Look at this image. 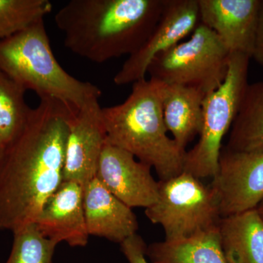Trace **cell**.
Wrapping results in <instances>:
<instances>
[{"mask_svg":"<svg viewBox=\"0 0 263 263\" xmlns=\"http://www.w3.org/2000/svg\"><path fill=\"white\" fill-rule=\"evenodd\" d=\"M77 110L41 98L0 165V231L34 224L63 181L69 122Z\"/></svg>","mask_w":263,"mask_h":263,"instance_id":"6da1fadb","label":"cell"},{"mask_svg":"<svg viewBox=\"0 0 263 263\" xmlns=\"http://www.w3.org/2000/svg\"><path fill=\"white\" fill-rule=\"evenodd\" d=\"M164 0H70L54 17L71 52L95 63L134 54L155 29Z\"/></svg>","mask_w":263,"mask_h":263,"instance_id":"7a4b0ae2","label":"cell"},{"mask_svg":"<svg viewBox=\"0 0 263 263\" xmlns=\"http://www.w3.org/2000/svg\"><path fill=\"white\" fill-rule=\"evenodd\" d=\"M164 86L155 79H142L133 84L122 103L102 108L106 143L149 164L160 180L183 172L186 153L167 135L162 112Z\"/></svg>","mask_w":263,"mask_h":263,"instance_id":"3957f363","label":"cell"},{"mask_svg":"<svg viewBox=\"0 0 263 263\" xmlns=\"http://www.w3.org/2000/svg\"><path fill=\"white\" fill-rule=\"evenodd\" d=\"M0 70L40 99H55L76 110L102 95L98 86L76 79L60 65L44 19L0 41Z\"/></svg>","mask_w":263,"mask_h":263,"instance_id":"277c9868","label":"cell"},{"mask_svg":"<svg viewBox=\"0 0 263 263\" xmlns=\"http://www.w3.org/2000/svg\"><path fill=\"white\" fill-rule=\"evenodd\" d=\"M250 60L242 53L230 54L226 79L204 99L199 141L192 149L186 151L183 172L200 179L215 176L223 138L231 129L249 84Z\"/></svg>","mask_w":263,"mask_h":263,"instance_id":"5b68a950","label":"cell"},{"mask_svg":"<svg viewBox=\"0 0 263 263\" xmlns=\"http://www.w3.org/2000/svg\"><path fill=\"white\" fill-rule=\"evenodd\" d=\"M230 54L215 32L200 23L186 41L156 57L147 74L163 84L195 88L207 95L226 79Z\"/></svg>","mask_w":263,"mask_h":263,"instance_id":"8992f818","label":"cell"},{"mask_svg":"<svg viewBox=\"0 0 263 263\" xmlns=\"http://www.w3.org/2000/svg\"><path fill=\"white\" fill-rule=\"evenodd\" d=\"M145 214L153 224H160L165 240L186 239L219 227L221 219L211 185L183 172L159 181V196Z\"/></svg>","mask_w":263,"mask_h":263,"instance_id":"52a82bcc","label":"cell"},{"mask_svg":"<svg viewBox=\"0 0 263 263\" xmlns=\"http://www.w3.org/2000/svg\"><path fill=\"white\" fill-rule=\"evenodd\" d=\"M211 186L221 218L255 209L263 199V152H233L222 147Z\"/></svg>","mask_w":263,"mask_h":263,"instance_id":"ba28073f","label":"cell"},{"mask_svg":"<svg viewBox=\"0 0 263 263\" xmlns=\"http://www.w3.org/2000/svg\"><path fill=\"white\" fill-rule=\"evenodd\" d=\"M200 23L197 0H164L153 32L144 45L123 64L114 76V84L124 86L146 79L152 60L191 35Z\"/></svg>","mask_w":263,"mask_h":263,"instance_id":"9c48e42d","label":"cell"},{"mask_svg":"<svg viewBox=\"0 0 263 263\" xmlns=\"http://www.w3.org/2000/svg\"><path fill=\"white\" fill-rule=\"evenodd\" d=\"M106 139L102 107L99 99H94L78 110L69 122L63 181L84 187L95 179Z\"/></svg>","mask_w":263,"mask_h":263,"instance_id":"30bf717a","label":"cell"},{"mask_svg":"<svg viewBox=\"0 0 263 263\" xmlns=\"http://www.w3.org/2000/svg\"><path fill=\"white\" fill-rule=\"evenodd\" d=\"M149 164L137 160L129 152L105 143L96 178L123 203L133 209L154 205L159 196V181Z\"/></svg>","mask_w":263,"mask_h":263,"instance_id":"8fae6325","label":"cell"},{"mask_svg":"<svg viewBox=\"0 0 263 263\" xmlns=\"http://www.w3.org/2000/svg\"><path fill=\"white\" fill-rule=\"evenodd\" d=\"M200 23L224 43L230 53L252 59L260 0H197Z\"/></svg>","mask_w":263,"mask_h":263,"instance_id":"7c38bea8","label":"cell"},{"mask_svg":"<svg viewBox=\"0 0 263 263\" xmlns=\"http://www.w3.org/2000/svg\"><path fill=\"white\" fill-rule=\"evenodd\" d=\"M34 224L43 236L57 245H87L89 234L84 208V188L74 181H63L48 198Z\"/></svg>","mask_w":263,"mask_h":263,"instance_id":"4fadbf2b","label":"cell"},{"mask_svg":"<svg viewBox=\"0 0 263 263\" xmlns=\"http://www.w3.org/2000/svg\"><path fill=\"white\" fill-rule=\"evenodd\" d=\"M83 188L85 219L89 235L121 245L136 234L138 223L132 209L114 196L96 177Z\"/></svg>","mask_w":263,"mask_h":263,"instance_id":"5bb4252c","label":"cell"},{"mask_svg":"<svg viewBox=\"0 0 263 263\" xmlns=\"http://www.w3.org/2000/svg\"><path fill=\"white\" fill-rule=\"evenodd\" d=\"M206 95L200 90L164 84L162 112L164 124L178 146L183 150L200 135L202 105Z\"/></svg>","mask_w":263,"mask_h":263,"instance_id":"9a60e30c","label":"cell"},{"mask_svg":"<svg viewBox=\"0 0 263 263\" xmlns=\"http://www.w3.org/2000/svg\"><path fill=\"white\" fill-rule=\"evenodd\" d=\"M219 233L228 263H263V220L256 209L221 218Z\"/></svg>","mask_w":263,"mask_h":263,"instance_id":"2e32d148","label":"cell"},{"mask_svg":"<svg viewBox=\"0 0 263 263\" xmlns=\"http://www.w3.org/2000/svg\"><path fill=\"white\" fill-rule=\"evenodd\" d=\"M146 256L151 263H228L219 227L186 239L151 243L147 246Z\"/></svg>","mask_w":263,"mask_h":263,"instance_id":"e0dca14e","label":"cell"},{"mask_svg":"<svg viewBox=\"0 0 263 263\" xmlns=\"http://www.w3.org/2000/svg\"><path fill=\"white\" fill-rule=\"evenodd\" d=\"M224 148L263 152V81L247 85Z\"/></svg>","mask_w":263,"mask_h":263,"instance_id":"ac0fdd59","label":"cell"},{"mask_svg":"<svg viewBox=\"0 0 263 263\" xmlns=\"http://www.w3.org/2000/svg\"><path fill=\"white\" fill-rule=\"evenodd\" d=\"M26 90L0 70V145L4 149L25 127L32 108L25 101Z\"/></svg>","mask_w":263,"mask_h":263,"instance_id":"d6986e66","label":"cell"},{"mask_svg":"<svg viewBox=\"0 0 263 263\" xmlns=\"http://www.w3.org/2000/svg\"><path fill=\"white\" fill-rule=\"evenodd\" d=\"M52 8L48 0H0V41L44 19Z\"/></svg>","mask_w":263,"mask_h":263,"instance_id":"ffe728a7","label":"cell"},{"mask_svg":"<svg viewBox=\"0 0 263 263\" xmlns=\"http://www.w3.org/2000/svg\"><path fill=\"white\" fill-rule=\"evenodd\" d=\"M13 235V247L5 263H53L57 245L43 236L35 224L24 227Z\"/></svg>","mask_w":263,"mask_h":263,"instance_id":"44dd1931","label":"cell"},{"mask_svg":"<svg viewBox=\"0 0 263 263\" xmlns=\"http://www.w3.org/2000/svg\"><path fill=\"white\" fill-rule=\"evenodd\" d=\"M121 250L129 263H148L146 260L147 245L139 235L135 234L121 243Z\"/></svg>","mask_w":263,"mask_h":263,"instance_id":"7402d4cb","label":"cell"},{"mask_svg":"<svg viewBox=\"0 0 263 263\" xmlns=\"http://www.w3.org/2000/svg\"><path fill=\"white\" fill-rule=\"evenodd\" d=\"M252 59H254L257 64L263 67V0H260L258 22Z\"/></svg>","mask_w":263,"mask_h":263,"instance_id":"603a6c76","label":"cell"},{"mask_svg":"<svg viewBox=\"0 0 263 263\" xmlns=\"http://www.w3.org/2000/svg\"><path fill=\"white\" fill-rule=\"evenodd\" d=\"M256 210H257V212L258 213L259 216L262 218L263 220V199L262 200H261V202H259L257 208H256Z\"/></svg>","mask_w":263,"mask_h":263,"instance_id":"cb8c5ba5","label":"cell"},{"mask_svg":"<svg viewBox=\"0 0 263 263\" xmlns=\"http://www.w3.org/2000/svg\"><path fill=\"white\" fill-rule=\"evenodd\" d=\"M5 149L0 145V165H1L2 162H3V157H4Z\"/></svg>","mask_w":263,"mask_h":263,"instance_id":"d4e9b609","label":"cell"}]
</instances>
